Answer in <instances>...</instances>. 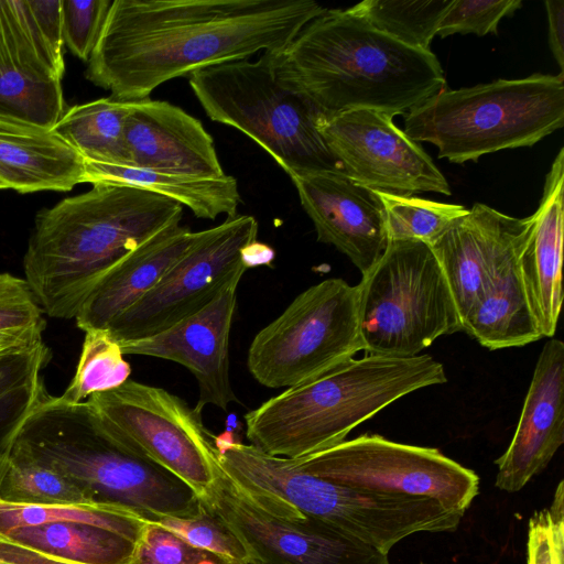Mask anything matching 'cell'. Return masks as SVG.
Returning a JSON list of instances; mask_svg holds the SVG:
<instances>
[{
	"label": "cell",
	"mask_w": 564,
	"mask_h": 564,
	"mask_svg": "<svg viewBox=\"0 0 564 564\" xmlns=\"http://www.w3.org/2000/svg\"><path fill=\"white\" fill-rule=\"evenodd\" d=\"M326 11L314 0H113L86 77L126 100L289 44Z\"/></svg>",
	"instance_id": "cell-1"
},
{
	"label": "cell",
	"mask_w": 564,
	"mask_h": 564,
	"mask_svg": "<svg viewBox=\"0 0 564 564\" xmlns=\"http://www.w3.org/2000/svg\"><path fill=\"white\" fill-rule=\"evenodd\" d=\"M264 54L275 79L326 116L366 109L393 118L445 88L432 51L394 40L351 8L326 9L284 47Z\"/></svg>",
	"instance_id": "cell-2"
},
{
	"label": "cell",
	"mask_w": 564,
	"mask_h": 564,
	"mask_svg": "<svg viewBox=\"0 0 564 564\" xmlns=\"http://www.w3.org/2000/svg\"><path fill=\"white\" fill-rule=\"evenodd\" d=\"M183 208L147 189L99 182L42 209L23 269L43 312L55 318H75L119 261L164 228L181 224Z\"/></svg>",
	"instance_id": "cell-3"
},
{
	"label": "cell",
	"mask_w": 564,
	"mask_h": 564,
	"mask_svg": "<svg viewBox=\"0 0 564 564\" xmlns=\"http://www.w3.org/2000/svg\"><path fill=\"white\" fill-rule=\"evenodd\" d=\"M8 451L62 475L90 501L124 508L147 521L192 517L202 507L186 482L112 440L87 401L69 403L46 389Z\"/></svg>",
	"instance_id": "cell-4"
},
{
	"label": "cell",
	"mask_w": 564,
	"mask_h": 564,
	"mask_svg": "<svg viewBox=\"0 0 564 564\" xmlns=\"http://www.w3.org/2000/svg\"><path fill=\"white\" fill-rule=\"evenodd\" d=\"M446 381L443 365L427 354L351 358L247 412L246 435L269 455L300 459L341 443L400 398Z\"/></svg>",
	"instance_id": "cell-5"
},
{
	"label": "cell",
	"mask_w": 564,
	"mask_h": 564,
	"mask_svg": "<svg viewBox=\"0 0 564 564\" xmlns=\"http://www.w3.org/2000/svg\"><path fill=\"white\" fill-rule=\"evenodd\" d=\"M224 469L262 507L319 519L387 555L413 533L455 531L464 516L425 496L335 484L242 443L228 449Z\"/></svg>",
	"instance_id": "cell-6"
},
{
	"label": "cell",
	"mask_w": 564,
	"mask_h": 564,
	"mask_svg": "<svg viewBox=\"0 0 564 564\" xmlns=\"http://www.w3.org/2000/svg\"><path fill=\"white\" fill-rule=\"evenodd\" d=\"M564 126V76L533 74L459 89H442L404 117L403 132L434 144L440 159L531 147Z\"/></svg>",
	"instance_id": "cell-7"
},
{
	"label": "cell",
	"mask_w": 564,
	"mask_h": 564,
	"mask_svg": "<svg viewBox=\"0 0 564 564\" xmlns=\"http://www.w3.org/2000/svg\"><path fill=\"white\" fill-rule=\"evenodd\" d=\"M187 78L213 121L248 135L289 176L343 172L317 130L322 112L275 79L264 53L257 61L246 58L205 67Z\"/></svg>",
	"instance_id": "cell-8"
},
{
	"label": "cell",
	"mask_w": 564,
	"mask_h": 564,
	"mask_svg": "<svg viewBox=\"0 0 564 564\" xmlns=\"http://www.w3.org/2000/svg\"><path fill=\"white\" fill-rule=\"evenodd\" d=\"M356 288L366 355L413 357L438 337L462 332L445 275L423 241H390Z\"/></svg>",
	"instance_id": "cell-9"
},
{
	"label": "cell",
	"mask_w": 564,
	"mask_h": 564,
	"mask_svg": "<svg viewBox=\"0 0 564 564\" xmlns=\"http://www.w3.org/2000/svg\"><path fill=\"white\" fill-rule=\"evenodd\" d=\"M362 350L356 285L330 278L301 292L253 337L251 376L267 388H291L333 370Z\"/></svg>",
	"instance_id": "cell-10"
},
{
	"label": "cell",
	"mask_w": 564,
	"mask_h": 564,
	"mask_svg": "<svg viewBox=\"0 0 564 564\" xmlns=\"http://www.w3.org/2000/svg\"><path fill=\"white\" fill-rule=\"evenodd\" d=\"M118 444L186 482L203 499L221 467L202 414L167 390L128 379L87 400Z\"/></svg>",
	"instance_id": "cell-11"
},
{
	"label": "cell",
	"mask_w": 564,
	"mask_h": 564,
	"mask_svg": "<svg viewBox=\"0 0 564 564\" xmlns=\"http://www.w3.org/2000/svg\"><path fill=\"white\" fill-rule=\"evenodd\" d=\"M258 229L253 216L236 215L196 231L192 246L159 283L106 332L118 344L138 340L164 332L207 306L249 269L245 249L257 240Z\"/></svg>",
	"instance_id": "cell-12"
},
{
	"label": "cell",
	"mask_w": 564,
	"mask_h": 564,
	"mask_svg": "<svg viewBox=\"0 0 564 564\" xmlns=\"http://www.w3.org/2000/svg\"><path fill=\"white\" fill-rule=\"evenodd\" d=\"M301 470L352 487L433 498L465 513L479 491L477 474L440 449L402 444L378 434L292 459Z\"/></svg>",
	"instance_id": "cell-13"
},
{
	"label": "cell",
	"mask_w": 564,
	"mask_h": 564,
	"mask_svg": "<svg viewBox=\"0 0 564 564\" xmlns=\"http://www.w3.org/2000/svg\"><path fill=\"white\" fill-rule=\"evenodd\" d=\"M200 500L238 535L254 564H390L387 554L319 519L264 509L223 469Z\"/></svg>",
	"instance_id": "cell-14"
},
{
	"label": "cell",
	"mask_w": 564,
	"mask_h": 564,
	"mask_svg": "<svg viewBox=\"0 0 564 564\" xmlns=\"http://www.w3.org/2000/svg\"><path fill=\"white\" fill-rule=\"evenodd\" d=\"M316 127L343 172L367 187L404 195L452 193L430 155L386 113L366 109L322 113Z\"/></svg>",
	"instance_id": "cell-15"
},
{
	"label": "cell",
	"mask_w": 564,
	"mask_h": 564,
	"mask_svg": "<svg viewBox=\"0 0 564 564\" xmlns=\"http://www.w3.org/2000/svg\"><path fill=\"white\" fill-rule=\"evenodd\" d=\"M63 74L28 0H0V117L54 128L66 110Z\"/></svg>",
	"instance_id": "cell-16"
},
{
	"label": "cell",
	"mask_w": 564,
	"mask_h": 564,
	"mask_svg": "<svg viewBox=\"0 0 564 564\" xmlns=\"http://www.w3.org/2000/svg\"><path fill=\"white\" fill-rule=\"evenodd\" d=\"M235 278L204 308L169 329L138 340L118 344L123 355H142L177 362L195 377L202 414L206 405L226 411L239 402L229 377V335L237 302Z\"/></svg>",
	"instance_id": "cell-17"
},
{
	"label": "cell",
	"mask_w": 564,
	"mask_h": 564,
	"mask_svg": "<svg viewBox=\"0 0 564 564\" xmlns=\"http://www.w3.org/2000/svg\"><path fill=\"white\" fill-rule=\"evenodd\" d=\"M317 240L334 246L366 273L389 245L386 214L377 189L343 172L290 176Z\"/></svg>",
	"instance_id": "cell-18"
},
{
	"label": "cell",
	"mask_w": 564,
	"mask_h": 564,
	"mask_svg": "<svg viewBox=\"0 0 564 564\" xmlns=\"http://www.w3.org/2000/svg\"><path fill=\"white\" fill-rule=\"evenodd\" d=\"M530 216L516 218L476 203L429 243L463 322L491 278L522 242Z\"/></svg>",
	"instance_id": "cell-19"
},
{
	"label": "cell",
	"mask_w": 564,
	"mask_h": 564,
	"mask_svg": "<svg viewBox=\"0 0 564 564\" xmlns=\"http://www.w3.org/2000/svg\"><path fill=\"white\" fill-rule=\"evenodd\" d=\"M563 443L564 343L552 337L539 355L513 437L495 460L496 487L521 490L547 467Z\"/></svg>",
	"instance_id": "cell-20"
},
{
	"label": "cell",
	"mask_w": 564,
	"mask_h": 564,
	"mask_svg": "<svg viewBox=\"0 0 564 564\" xmlns=\"http://www.w3.org/2000/svg\"><path fill=\"white\" fill-rule=\"evenodd\" d=\"M124 139L129 165L196 177L226 175L202 122L167 101L133 100Z\"/></svg>",
	"instance_id": "cell-21"
},
{
	"label": "cell",
	"mask_w": 564,
	"mask_h": 564,
	"mask_svg": "<svg viewBox=\"0 0 564 564\" xmlns=\"http://www.w3.org/2000/svg\"><path fill=\"white\" fill-rule=\"evenodd\" d=\"M564 149L545 177L543 195L518 254L521 282L542 337L552 338L563 302Z\"/></svg>",
	"instance_id": "cell-22"
},
{
	"label": "cell",
	"mask_w": 564,
	"mask_h": 564,
	"mask_svg": "<svg viewBox=\"0 0 564 564\" xmlns=\"http://www.w3.org/2000/svg\"><path fill=\"white\" fill-rule=\"evenodd\" d=\"M196 231L171 225L119 261L91 291L78 311V328L107 330L127 310L154 288L187 251Z\"/></svg>",
	"instance_id": "cell-23"
},
{
	"label": "cell",
	"mask_w": 564,
	"mask_h": 564,
	"mask_svg": "<svg viewBox=\"0 0 564 564\" xmlns=\"http://www.w3.org/2000/svg\"><path fill=\"white\" fill-rule=\"evenodd\" d=\"M85 159L53 128L0 117V182L19 193L70 191Z\"/></svg>",
	"instance_id": "cell-24"
},
{
	"label": "cell",
	"mask_w": 564,
	"mask_h": 564,
	"mask_svg": "<svg viewBox=\"0 0 564 564\" xmlns=\"http://www.w3.org/2000/svg\"><path fill=\"white\" fill-rule=\"evenodd\" d=\"M522 242L495 273L462 322V332L489 350L522 347L542 338L518 270Z\"/></svg>",
	"instance_id": "cell-25"
},
{
	"label": "cell",
	"mask_w": 564,
	"mask_h": 564,
	"mask_svg": "<svg viewBox=\"0 0 564 564\" xmlns=\"http://www.w3.org/2000/svg\"><path fill=\"white\" fill-rule=\"evenodd\" d=\"M115 183L156 193L187 207L198 218L232 217L241 202L237 180L164 173L127 164L85 160L84 183Z\"/></svg>",
	"instance_id": "cell-26"
},
{
	"label": "cell",
	"mask_w": 564,
	"mask_h": 564,
	"mask_svg": "<svg viewBox=\"0 0 564 564\" xmlns=\"http://www.w3.org/2000/svg\"><path fill=\"white\" fill-rule=\"evenodd\" d=\"M1 535L72 564H131L138 545L108 529L72 521L19 528Z\"/></svg>",
	"instance_id": "cell-27"
},
{
	"label": "cell",
	"mask_w": 564,
	"mask_h": 564,
	"mask_svg": "<svg viewBox=\"0 0 564 564\" xmlns=\"http://www.w3.org/2000/svg\"><path fill=\"white\" fill-rule=\"evenodd\" d=\"M132 101L100 98L65 110L54 130L86 161L130 164L124 139Z\"/></svg>",
	"instance_id": "cell-28"
},
{
	"label": "cell",
	"mask_w": 564,
	"mask_h": 564,
	"mask_svg": "<svg viewBox=\"0 0 564 564\" xmlns=\"http://www.w3.org/2000/svg\"><path fill=\"white\" fill-rule=\"evenodd\" d=\"M51 359L44 341L0 360V453L10 444L45 390L42 371Z\"/></svg>",
	"instance_id": "cell-29"
},
{
	"label": "cell",
	"mask_w": 564,
	"mask_h": 564,
	"mask_svg": "<svg viewBox=\"0 0 564 564\" xmlns=\"http://www.w3.org/2000/svg\"><path fill=\"white\" fill-rule=\"evenodd\" d=\"M87 523L122 534L139 543L148 521L121 507L99 503L21 505L0 500V534L47 522Z\"/></svg>",
	"instance_id": "cell-30"
},
{
	"label": "cell",
	"mask_w": 564,
	"mask_h": 564,
	"mask_svg": "<svg viewBox=\"0 0 564 564\" xmlns=\"http://www.w3.org/2000/svg\"><path fill=\"white\" fill-rule=\"evenodd\" d=\"M453 0H365L350 7L375 29L414 48L431 51Z\"/></svg>",
	"instance_id": "cell-31"
},
{
	"label": "cell",
	"mask_w": 564,
	"mask_h": 564,
	"mask_svg": "<svg viewBox=\"0 0 564 564\" xmlns=\"http://www.w3.org/2000/svg\"><path fill=\"white\" fill-rule=\"evenodd\" d=\"M0 500L21 505L93 502L62 475L9 451L0 453Z\"/></svg>",
	"instance_id": "cell-32"
},
{
	"label": "cell",
	"mask_w": 564,
	"mask_h": 564,
	"mask_svg": "<svg viewBox=\"0 0 564 564\" xmlns=\"http://www.w3.org/2000/svg\"><path fill=\"white\" fill-rule=\"evenodd\" d=\"M123 356L108 332H85L75 375L59 398L69 403H79L95 393L120 387L130 379L131 373Z\"/></svg>",
	"instance_id": "cell-33"
},
{
	"label": "cell",
	"mask_w": 564,
	"mask_h": 564,
	"mask_svg": "<svg viewBox=\"0 0 564 564\" xmlns=\"http://www.w3.org/2000/svg\"><path fill=\"white\" fill-rule=\"evenodd\" d=\"M386 214L389 242H432L449 224L467 214L458 204L440 203L411 195L378 191Z\"/></svg>",
	"instance_id": "cell-34"
},
{
	"label": "cell",
	"mask_w": 564,
	"mask_h": 564,
	"mask_svg": "<svg viewBox=\"0 0 564 564\" xmlns=\"http://www.w3.org/2000/svg\"><path fill=\"white\" fill-rule=\"evenodd\" d=\"M154 522L175 532L194 546L214 553L232 564L252 562L243 542L219 514L203 501L199 511L192 517H163Z\"/></svg>",
	"instance_id": "cell-35"
},
{
	"label": "cell",
	"mask_w": 564,
	"mask_h": 564,
	"mask_svg": "<svg viewBox=\"0 0 564 564\" xmlns=\"http://www.w3.org/2000/svg\"><path fill=\"white\" fill-rule=\"evenodd\" d=\"M43 310L24 279L0 273V334L43 338Z\"/></svg>",
	"instance_id": "cell-36"
},
{
	"label": "cell",
	"mask_w": 564,
	"mask_h": 564,
	"mask_svg": "<svg viewBox=\"0 0 564 564\" xmlns=\"http://www.w3.org/2000/svg\"><path fill=\"white\" fill-rule=\"evenodd\" d=\"M131 564H232L188 543L167 528L148 521Z\"/></svg>",
	"instance_id": "cell-37"
},
{
	"label": "cell",
	"mask_w": 564,
	"mask_h": 564,
	"mask_svg": "<svg viewBox=\"0 0 564 564\" xmlns=\"http://www.w3.org/2000/svg\"><path fill=\"white\" fill-rule=\"evenodd\" d=\"M564 485L552 503L534 511L528 523L527 564H564Z\"/></svg>",
	"instance_id": "cell-38"
},
{
	"label": "cell",
	"mask_w": 564,
	"mask_h": 564,
	"mask_svg": "<svg viewBox=\"0 0 564 564\" xmlns=\"http://www.w3.org/2000/svg\"><path fill=\"white\" fill-rule=\"evenodd\" d=\"M64 44L77 57L91 56L113 0H61Z\"/></svg>",
	"instance_id": "cell-39"
},
{
	"label": "cell",
	"mask_w": 564,
	"mask_h": 564,
	"mask_svg": "<svg viewBox=\"0 0 564 564\" xmlns=\"http://www.w3.org/2000/svg\"><path fill=\"white\" fill-rule=\"evenodd\" d=\"M521 7V0H453L440 23L437 35L446 37L456 33H473L478 36L497 34L500 20L512 15Z\"/></svg>",
	"instance_id": "cell-40"
},
{
	"label": "cell",
	"mask_w": 564,
	"mask_h": 564,
	"mask_svg": "<svg viewBox=\"0 0 564 564\" xmlns=\"http://www.w3.org/2000/svg\"><path fill=\"white\" fill-rule=\"evenodd\" d=\"M28 3L46 41L56 53L63 55L62 1L28 0Z\"/></svg>",
	"instance_id": "cell-41"
},
{
	"label": "cell",
	"mask_w": 564,
	"mask_h": 564,
	"mask_svg": "<svg viewBox=\"0 0 564 564\" xmlns=\"http://www.w3.org/2000/svg\"><path fill=\"white\" fill-rule=\"evenodd\" d=\"M549 20V45L561 73L564 70V1L544 2Z\"/></svg>",
	"instance_id": "cell-42"
},
{
	"label": "cell",
	"mask_w": 564,
	"mask_h": 564,
	"mask_svg": "<svg viewBox=\"0 0 564 564\" xmlns=\"http://www.w3.org/2000/svg\"><path fill=\"white\" fill-rule=\"evenodd\" d=\"M0 564H72L57 560L23 545L0 534Z\"/></svg>",
	"instance_id": "cell-43"
},
{
	"label": "cell",
	"mask_w": 564,
	"mask_h": 564,
	"mask_svg": "<svg viewBox=\"0 0 564 564\" xmlns=\"http://www.w3.org/2000/svg\"><path fill=\"white\" fill-rule=\"evenodd\" d=\"M43 338L0 334V360L42 343Z\"/></svg>",
	"instance_id": "cell-44"
},
{
	"label": "cell",
	"mask_w": 564,
	"mask_h": 564,
	"mask_svg": "<svg viewBox=\"0 0 564 564\" xmlns=\"http://www.w3.org/2000/svg\"><path fill=\"white\" fill-rule=\"evenodd\" d=\"M273 249L258 240L253 241L245 249V261L249 268L259 264H269L273 260Z\"/></svg>",
	"instance_id": "cell-45"
},
{
	"label": "cell",
	"mask_w": 564,
	"mask_h": 564,
	"mask_svg": "<svg viewBox=\"0 0 564 564\" xmlns=\"http://www.w3.org/2000/svg\"><path fill=\"white\" fill-rule=\"evenodd\" d=\"M4 188V185L0 182V189Z\"/></svg>",
	"instance_id": "cell-46"
},
{
	"label": "cell",
	"mask_w": 564,
	"mask_h": 564,
	"mask_svg": "<svg viewBox=\"0 0 564 564\" xmlns=\"http://www.w3.org/2000/svg\"><path fill=\"white\" fill-rule=\"evenodd\" d=\"M245 564H254L253 562L245 563Z\"/></svg>",
	"instance_id": "cell-47"
},
{
	"label": "cell",
	"mask_w": 564,
	"mask_h": 564,
	"mask_svg": "<svg viewBox=\"0 0 564 564\" xmlns=\"http://www.w3.org/2000/svg\"><path fill=\"white\" fill-rule=\"evenodd\" d=\"M419 564H426V563L421 562V563H419Z\"/></svg>",
	"instance_id": "cell-48"
}]
</instances>
